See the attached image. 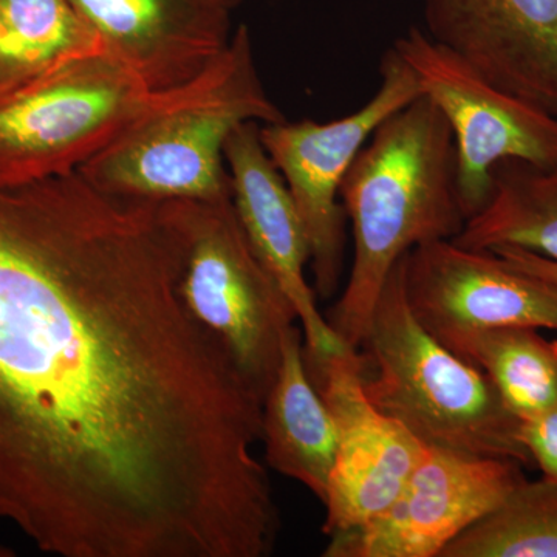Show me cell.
Returning a JSON list of instances; mask_svg holds the SVG:
<instances>
[{
    "instance_id": "6da1fadb",
    "label": "cell",
    "mask_w": 557,
    "mask_h": 557,
    "mask_svg": "<svg viewBox=\"0 0 557 557\" xmlns=\"http://www.w3.org/2000/svg\"><path fill=\"white\" fill-rule=\"evenodd\" d=\"M161 201L0 186V519L62 557H263L262 398L186 309Z\"/></svg>"
},
{
    "instance_id": "7a4b0ae2",
    "label": "cell",
    "mask_w": 557,
    "mask_h": 557,
    "mask_svg": "<svg viewBox=\"0 0 557 557\" xmlns=\"http://www.w3.org/2000/svg\"><path fill=\"white\" fill-rule=\"evenodd\" d=\"M354 234L346 287L327 313L347 347L361 346L388 276L412 249L456 239L467 223L453 131L421 95L376 127L339 189Z\"/></svg>"
},
{
    "instance_id": "3957f363",
    "label": "cell",
    "mask_w": 557,
    "mask_h": 557,
    "mask_svg": "<svg viewBox=\"0 0 557 557\" xmlns=\"http://www.w3.org/2000/svg\"><path fill=\"white\" fill-rule=\"evenodd\" d=\"M285 121L239 25L226 50L186 86L161 94L112 145L79 168L97 188L143 200L233 197L225 143L242 123Z\"/></svg>"
},
{
    "instance_id": "277c9868",
    "label": "cell",
    "mask_w": 557,
    "mask_h": 557,
    "mask_svg": "<svg viewBox=\"0 0 557 557\" xmlns=\"http://www.w3.org/2000/svg\"><path fill=\"white\" fill-rule=\"evenodd\" d=\"M403 262L388 276L358 347L366 395L426 446L533 467L520 420L494 384L413 314Z\"/></svg>"
},
{
    "instance_id": "5b68a950",
    "label": "cell",
    "mask_w": 557,
    "mask_h": 557,
    "mask_svg": "<svg viewBox=\"0 0 557 557\" xmlns=\"http://www.w3.org/2000/svg\"><path fill=\"white\" fill-rule=\"evenodd\" d=\"M182 245L186 309L228 350L260 398L276 379L285 332L298 317L262 265L233 197L161 201Z\"/></svg>"
},
{
    "instance_id": "8992f818",
    "label": "cell",
    "mask_w": 557,
    "mask_h": 557,
    "mask_svg": "<svg viewBox=\"0 0 557 557\" xmlns=\"http://www.w3.org/2000/svg\"><path fill=\"white\" fill-rule=\"evenodd\" d=\"M160 95L108 53L62 62L0 91V186L79 171Z\"/></svg>"
},
{
    "instance_id": "52a82bcc",
    "label": "cell",
    "mask_w": 557,
    "mask_h": 557,
    "mask_svg": "<svg viewBox=\"0 0 557 557\" xmlns=\"http://www.w3.org/2000/svg\"><path fill=\"white\" fill-rule=\"evenodd\" d=\"M380 75L375 95L343 119L260 124L263 148L302 220L314 292L322 299L338 292L343 277L347 218L339 189L344 177L376 127L423 95L416 72L394 47L383 54Z\"/></svg>"
},
{
    "instance_id": "ba28073f",
    "label": "cell",
    "mask_w": 557,
    "mask_h": 557,
    "mask_svg": "<svg viewBox=\"0 0 557 557\" xmlns=\"http://www.w3.org/2000/svg\"><path fill=\"white\" fill-rule=\"evenodd\" d=\"M394 49L453 131L458 196L467 220L490 200L498 164L557 166V115L498 89L420 28L399 36Z\"/></svg>"
},
{
    "instance_id": "9c48e42d",
    "label": "cell",
    "mask_w": 557,
    "mask_h": 557,
    "mask_svg": "<svg viewBox=\"0 0 557 557\" xmlns=\"http://www.w3.org/2000/svg\"><path fill=\"white\" fill-rule=\"evenodd\" d=\"M523 465L426 446L388 508L330 537L324 557H440L525 482Z\"/></svg>"
},
{
    "instance_id": "30bf717a",
    "label": "cell",
    "mask_w": 557,
    "mask_h": 557,
    "mask_svg": "<svg viewBox=\"0 0 557 557\" xmlns=\"http://www.w3.org/2000/svg\"><path fill=\"white\" fill-rule=\"evenodd\" d=\"M304 358L338 438L322 525L332 537L379 518L401 493L426 445L372 405L362 387L358 350Z\"/></svg>"
},
{
    "instance_id": "8fae6325",
    "label": "cell",
    "mask_w": 557,
    "mask_h": 557,
    "mask_svg": "<svg viewBox=\"0 0 557 557\" xmlns=\"http://www.w3.org/2000/svg\"><path fill=\"white\" fill-rule=\"evenodd\" d=\"M405 288L418 321L438 341L474 330L557 332V285L500 256L440 240L405 256Z\"/></svg>"
},
{
    "instance_id": "7c38bea8",
    "label": "cell",
    "mask_w": 557,
    "mask_h": 557,
    "mask_svg": "<svg viewBox=\"0 0 557 557\" xmlns=\"http://www.w3.org/2000/svg\"><path fill=\"white\" fill-rule=\"evenodd\" d=\"M423 14L429 38L557 115V0H424Z\"/></svg>"
},
{
    "instance_id": "4fadbf2b",
    "label": "cell",
    "mask_w": 557,
    "mask_h": 557,
    "mask_svg": "<svg viewBox=\"0 0 557 557\" xmlns=\"http://www.w3.org/2000/svg\"><path fill=\"white\" fill-rule=\"evenodd\" d=\"M233 201L256 256L292 302L304 335L306 357L347 348L318 309L306 277L309 242L285 180L260 139V123L247 121L225 143Z\"/></svg>"
},
{
    "instance_id": "5bb4252c",
    "label": "cell",
    "mask_w": 557,
    "mask_h": 557,
    "mask_svg": "<svg viewBox=\"0 0 557 557\" xmlns=\"http://www.w3.org/2000/svg\"><path fill=\"white\" fill-rule=\"evenodd\" d=\"M106 53L153 94L186 86L231 40V13L209 0H69Z\"/></svg>"
},
{
    "instance_id": "9a60e30c",
    "label": "cell",
    "mask_w": 557,
    "mask_h": 557,
    "mask_svg": "<svg viewBox=\"0 0 557 557\" xmlns=\"http://www.w3.org/2000/svg\"><path fill=\"white\" fill-rule=\"evenodd\" d=\"M260 442L270 468L325 504L338 438L332 413L311 383L300 325L293 324L282 341L276 379L263 399Z\"/></svg>"
},
{
    "instance_id": "2e32d148",
    "label": "cell",
    "mask_w": 557,
    "mask_h": 557,
    "mask_svg": "<svg viewBox=\"0 0 557 557\" xmlns=\"http://www.w3.org/2000/svg\"><path fill=\"white\" fill-rule=\"evenodd\" d=\"M453 242L482 251L522 248L557 260V166L498 164L490 200Z\"/></svg>"
},
{
    "instance_id": "e0dca14e",
    "label": "cell",
    "mask_w": 557,
    "mask_h": 557,
    "mask_svg": "<svg viewBox=\"0 0 557 557\" xmlns=\"http://www.w3.org/2000/svg\"><path fill=\"white\" fill-rule=\"evenodd\" d=\"M443 344L482 370L520 421L557 405V341L539 329L474 330Z\"/></svg>"
},
{
    "instance_id": "ac0fdd59",
    "label": "cell",
    "mask_w": 557,
    "mask_h": 557,
    "mask_svg": "<svg viewBox=\"0 0 557 557\" xmlns=\"http://www.w3.org/2000/svg\"><path fill=\"white\" fill-rule=\"evenodd\" d=\"M97 53L100 38L69 0H0V91Z\"/></svg>"
},
{
    "instance_id": "d6986e66",
    "label": "cell",
    "mask_w": 557,
    "mask_h": 557,
    "mask_svg": "<svg viewBox=\"0 0 557 557\" xmlns=\"http://www.w3.org/2000/svg\"><path fill=\"white\" fill-rule=\"evenodd\" d=\"M440 557H557V482L527 479Z\"/></svg>"
},
{
    "instance_id": "ffe728a7",
    "label": "cell",
    "mask_w": 557,
    "mask_h": 557,
    "mask_svg": "<svg viewBox=\"0 0 557 557\" xmlns=\"http://www.w3.org/2000/svg\"><path fill=\"white\" fill-rule=\"evenodd\" d=\"M520 438L544 478L557 482V405L520 421Z\"/></svg>"
},
{
    "instance_id": "44dd1931",
    "label": "cell",
    "mask_w": 557,
    "mask_h": 557,
    "mask_svg": "<svg viewBox=\"0 0 557 557\" xmlns=\"http://www.w3.org/2000/svg\"><path fill=\"white\" fill-rule=\"evenodd\" d=\"M512 269L525 271L534 276L545 278L557 285V260L545 258L533 251L515 247H500L493 249Z\"/></svg>"
},
{
    "instance_id": "7402d4cb",
    "label": "cell",
    "mask_w": 557,
    "mask_h": 557,
    "mask_svg": "<svg viewBox=\"0 0 557 557\" xmlns=\"http://www.w3.org/2000/svg\"><path fill=\"white\" fill-rule=\"evenodd\" d=\"M209 2L214 3V5L220 7V9L228 11V13L233 14L234 11L239 9L240 3L244 0H209Z\"/></svg>"
},
{
    "instance_id": "603a6c76",
    "label": "cell",
    "mask_w": 557,
    "mask_h": 557,
    "mask_svg": "<svg viewBox=\"0 0 557 557\" xmlns=\"http://www.w3.org/2000/svg\"><path fill=\"white\" fill-rule=\"evenodd\" d=\"M14 556L13 549L7 547V545L0 544V557Z\"/></svg>"
}]
</instances>
